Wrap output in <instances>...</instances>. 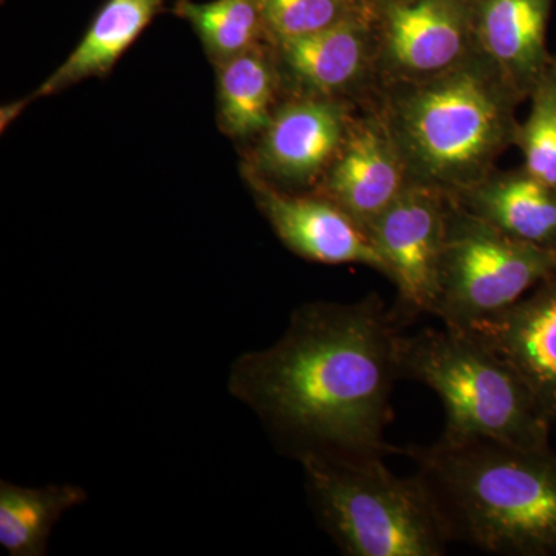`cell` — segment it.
Here are the masks:
<instances>
[{"mask_svg": "<svg viewBox=\"0 0 556 556\" xmlns=\"http://www.w3.org/2000/svg\"><path fill=\"white\" fill-rule=\"evenodd\" d=\"M402 325L375 294L305 303L274 345L233 361L229 393L298 460L402 452L386 441Z\"/></svg>", "mask_w": 556, "mask_h": 556, "instance_id": "1", "label": "cell"}, {"mask_svg": "<svg viewBox=\"0 0 556 556\" xmlns=\"http://www.w3.org/2000/svg\"><path fill=\"white\" fill-rule=\"evenodd\" d=\"M375 93L372 109L416 185L459 195L515 146L522 100L478 50L442 75L387 84Z\"/></svg>", "mask_w": 556, "mask_h": 556, "instance_id": "2", "label": "cell"}, {"mask_svg": "<svg viewBox=\"0 0 556 556\" xmlns=\"http://www.w3.org/2000/svg\"><path fill=\"white\" fill-rule=\"evenodd\" d=\"M453 541L486 554L556 556V453L490 439L405 448Z\"/></svg>", "mask_w": 556, "mask_h": 556, "instance_id": "3", "label": "cell"}, {"mask_svg": "<svg viewBox=\"0 0 556 556\" xmlns=\"http://www.w3.org/2000/svg\"><path fill=\"white\" fill-rule=\"evenodd\" d=\"M318 525L348 556H442L453 536L419 473L401 478L380 456L300 457Z\"/></svg>", "mask_w": 556, "mask_h": 556, "instance_id": "4", "label": "cell"}, {"mask_svg": "<svg viewBox=\"0 0 556 556\" xmlns=\"http://www.w3.org/2000/svg\"><path fill=\"white\" fill-rule=\"evenodd\" d=\"M399 378L424 383L441 397L450 441L490 439L548 447L551 419L517 371L466 329L399 334Z\"/></svg>", "mask_w": 556, "mask_h": 556, "instance_id": "5", "label": "cell"}, {"mask_svg": "<svg viewBox=\"0 0 556 556\" xmlns=\"http://www.w3.org/2000/svg\"><path fill=\"white\" fill-rule=\"evenodd\" d=\"M556 277V249L501 232L453 199L433 316L467 328Z\"/></svg>", "mask_w": 556, "mask_h": 556, "instance_id": "6", "label": "cell"}, {"mask_svg": "<svg viewBox=\"0 0 556 556\" xmlns=\"http://www.w3.org/2000/svg\"><path fill=\"white\" fill-rule=\"evenodd\" d=\"M375 33L376 87L433 78L477 51L470 0H376Z\"/></svg>", "mask_w": 556, "mask_h": 556, "instance_id": "7", "label": "cell"}, {"mask_svg": "<svg viewBox=\"0 0 556 556\" xmlns=\"http://www.w3.org/2000/svg\"><path fill=\"white\" fill-rule=\"evenodd\" d=\"M453 197L430 186L409 182L367 232L387 266V278L397 288L394 313L402 324L433 316L439 268Z\"/></svg>", "mask_w": 556, "mask_h": 556, "instance_id": "8", "label": "cell"}, {"mask_svg": "<svg viewBox=\"0 0 556 556\" xmlns=\"http://www.w3.org/2000/svg\"><path fill=\"white\" fill-rule=\"evenodd\" d=\"M350 109L340 98L306 94L276 109L257 152L260 170L285 185L324 178L345 144Z\"/></svg>", "mask_w": 556, "mask_h": 556, "instance_id": "9", "label": "cell"}, {"mask_svg": "<svg viewBox=\"0 0 556 556\" xmlns=\"http://www.w3.org/2000/svg\"><path fill=\"white\" fill-rule=\"evenodd\" d=\"M255 199L281 243L311 262L362 265L387 277V266L367 230L325 197L280 192L252 175Z\"/></svg>", "mask_w": 556, "mask_h": 556, "instance_id": "10", "label": "cell"}, {"mask_svg": "<svg viewBox=\"0 0 556 556\" xmlns=\"http://www.w3.org/2000/svg\"><path fill=\"white\" fill-rule=\"evenodd\" d=\"M396 144L375 109L354 119L318 195L338 204L367 230L409 185Z\"/></svg>", "mask_w": 556, "mask_h": 556, "instance_id": "11", "label": "cell"}, {"mask_svg": "<svg viewBox=\"0 0 556 556\" xmlns=\"http://www.w3.org/2000/svg\"><path fill=\"white\" fill-rule=\"evenodd\" d=\"M518 372L552 422L556 420V277L529 298L463 328Z\"/></svg>", "mask_w": 556, "mask_h": 556, "instance_id": "12", "label": "cell"}, {"mask_svg": "<svg viewBox=\"0 0 556 556\" xmlns=\"http://www.w3.org/2000/svg\"><path fill=\"white\" fill-rule=\"evenodd\" d=\"M375 13L313 33L274 40L281 65L306 94L340 98L376 89Z\"/></svg>", "mask_w": 556, "mask_h": 556, "instance_id": "13", "label": "cell"}, {"mask_svg": "<svg viewBox=\"0 0 556 556\" xmlns=\"http://www.w3.org/2000/svg\"><path fill=\"white\" fill-rule=\"evenodd\" d=\"M475 43L521 100L552 60L546 49L551 0H470Z\"/></svg>", "mask_w": 556, "mask_h": 556, "instance_id": "14", "label": "cell"}, {"mask_svg": "<svg viewBox=\"0 0 556 556\" xmlns=\"http://www.w3.org/2000/svg\"><path fill=\"white\" fill-rule=\"evenodd\" d=\"M464 208L514 239L556 249V189L521 167L495 172L453 197Z\"/></svg>", "mask_w": 556, "mask_h": 556, "instance_id": "15", "label": "cell"}, {"mask_svg": "<svg viewBox=\"0 0 556 556\" xmlns=\"http://www.w3.org/2000/svg\"><path fill=\"white\" fill-rule=\"evenodd\" d=\"M166 0H108L72 54L35 93L47 97L73 84L102 76L134 46Z\"/></svg>", "mask_w": 556, "mask_h": 556, "instance_id": "16", "label": "cell"}, {"mask_svg": "<svg viewBox=\"0 0 556 556\" xmlns=\"http://www.w3.org/2000/svg\"><path fill=\"white\" fill-rule=\"evenodd\" d=\"M83 486H22L0 481V546L11 556H43L51 532L72 508L86 503Z\"/></svg>", "mask_w": 556, "mask_h": 556, "instance_id": "17", "label": "cell"}, {"mask_svg": "<svg viewBox=\"0 0 556 556\" xmlns=\"http://www.w3.org/2000/svg\"><path fill=\"white\" fill-rule=\"evenodd\" d=\"M277 78L276 65L262 47L219 62L218 112L223 129L240 138L268 129L276 112Z\"/></svg>", "mask_w": 556, "mask_h": 556, "instance_id": "18", "label": "cell"}, {"mask_svg": "<svg viewBox=\"0 0 556 556\" xmlns=\"http://www.w3.org/2000/svg\"><path fill=\"white\" fill-rule=\"evenodd\" d=\"M174 13L188 21L204 49L218 62L255 47L268 36L260 0H178Z\"/></svg>", "mask_w": 556, "mask_h": 556, "instance_id": "19", "label": "cell"}, {"mask_svg": "<svg viewBox=\"0 0 556 556\" xmlns=\"http://www.w3.org/2000/svg\"><path fill=\"white\" fill-rule=\"evenodd\" d=\"M270 40L299 38L375 13L376 0H260Z\"/></svg>", "mask_w": 556, "mask_h": 556, "instance_id": "20", "label": "cell"}, {"mask_svg": "<svg viewBox=\"0 0 556 556\" xmlns=\"http://www.w3.org/2000/svg\"><path fill=\"white\" fill-rule=\"evenodd\" d=\"M529 118L519 124L515 146L521 150L525 169L556 189V61L533 87Z\"/></svg>", "mask_w": 556, "mask_h": 556, "instance_id": "21", "label": "cell"}, {"mask_svg": "<svg viewBox=\"0 0 556 556\" xmlns=\"http://www.w3.org/2000/svg\"><path fill=\"white\" fill-rule=\"evenodd\" d=\"M33 100H35V97L28 98V100L11 102V104L3 105L2 110H0V127H2V130L5 129L7 126H10L11 121L17 118V116L21 115L22 110L27 108L28 102Z\"/></svg>", "mask_w": 556, "mask_h": 556, "instance_id": "22", "label": "cell"}]
</instances>
